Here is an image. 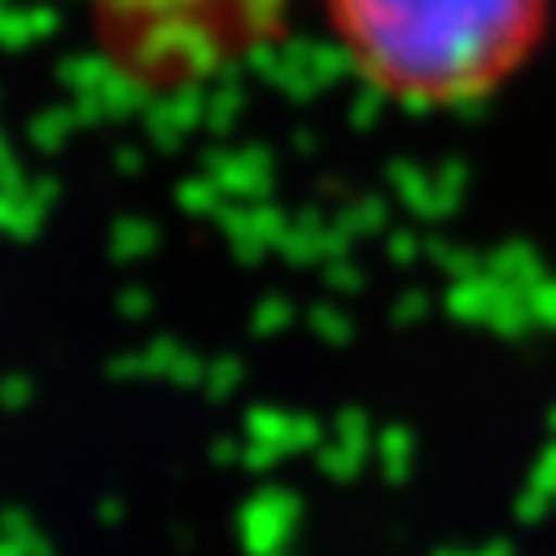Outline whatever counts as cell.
<instances>
[{"instance_id": "cell-1", "label": "cell", "mask_w": 556, "mask_h": 556, "mask_svg": "<svg viewBox=\"0 0 556 556\" xmlns=\"http://www.w3.org/2000/svg\"><path fill=\"white\" fill-rule=\"evenodd\" d=\"M346 66L386 101L456 110L500 92L543 45L552 0H316Z\"/></svg>"}]
</instances>
